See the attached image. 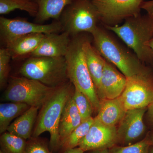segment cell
<instances>
[{
    "label": "cell",
    "instance_id": "obj_36",
    "mask_svg": "<svg viewBox=\"0 0 153 153\" xmlns=\"http://www.w3.org/2000/svg\"><path fill=\"white\" fill-rule=\"evenodd\" d=\"M0 153H4L2 151H1H1H0Z\"/></svg>",
    "mask_w": 153,
    "mask_h": 153
},
{
    "label": "cell",
    "instance_id": "obj_18",
    "mask_svg": "<svg viewBox=\"0 0 153 153\" xmlns=\"http://www.w3.org/2000/svg\"><path fill=\"white\" fill-rule=\"evenodd\" d=\"M72 96L66 102L60 117L58 128L60 146L66 138L82 122V118Z\"/></svg>",
    "mask_w": 153,
    "mask_h": 153
},
{
    "label": "cell",
    "instance_id": "obj_28",
    "mask_svg": "<svg viewBox=\"0 0 153 153\" xmlns=\"http://www.w3.org/2000/svg\"><path fill=\"white\" fill-rule=\"evenodd\" d=\"M25 153H52L43 143L33 140L27 143Z\"/></svg>",
    "mask_w": 153,
    "mask_h": 153
},
{
    "label": "cell",
    "instance_id": "obj_19",
    "mask_svg": "<svg viewBox=\"0 0 153 153\" xmlns=\"http://www.w3.org/2000/svg\"><path fill=\"white\" fill-rule=\"evenodd\" d=\"M38 109L35 107H30L11 123L7 129V131L26 140L30 139L38 117Z\"/></svg>",
    "mask_w": 153,
    "mask_h": 153
},
{
    "label": "cell",
    "instance_id": "obj_14",
    "mask_svg": "<svg viewBox=\"0 0 153 153\" xmlns=\"http://www.w3.org/2000/svg\"><path fill=\"white\" fill-rule=\"evenodd\" d=\"M70 36L64 31L60 34L52 33L45 35L32 57H65L71 42Z\"/></svg>",
    "mask_w": 153,
    "mask_h": 153
},
{
    "label": "cell",
    "instance_id": "obj_4",
    "mask_svg": "<svg viewBox=\"0 0 153 153\" xmlns=\"http://www.w3.org/2000/svg\"><path fill=\"white\" fill-rule=\"evenodd\" d=\"M84 38L75 37L71 40L65 56L67 75L74 87L85 94L90 100L94 110L98 111L100 100L88 69L82 49Z\"/></svg>",
    "mask_w": 153,
    "mask_h": 153
},
{
    "label": "cell",
    "instance_id": "obj_2",
    "mask_svg": "<svg viewBox=\"0 0 153 153\" xmlns=\"http://www.w3.org/2000/svg\"><path fill=\"white\" fill-rule=\"evenodd\" d=\"M105 27L132 49L143 63L153 66V50L148 45L153 36V16L140 14L126 19L122 26Z\"/></svg>",
    "mask_w": 153,
    "mask_h": 153
},
{
    "label": "cell",
    "instance_id": "obj_33",
    "mask_svg": "<svg viewBox=\"0 0 153 153\" xmlns=\"http://www.w3.org/2000/svg\"><path fill=\"white\" fill-rule=\"evenodd\" d=\"M149 138V140L150 142L151 145H153V131L149 132L147 134Z\"/></svg>",
    "mask_w": 153,
    "mask_h": 153
},
{
    "label": "cell",
    "instance_id": "obj_12",
    "mask_svg": "<svg viewBox=\"0 0 153 153\" xmlns=\"http://www.w3.org/2000/svg\"><path fill=\"white\" fill-rule=\"evenodd\" d=\"M147 109V108L127 111L117 128L118 143L124 146L131 145L144 133V117Z\"/></svg>",
    "mask_w": 153,
    "mask_h": 153
},
{
    "label": "cell",
    "instance_id": "obj_22",
    "mask_svg": "<svg viewBox=\"0 0 153 153\" xmlns=\"http://www.w3.org/2000/svg\"><path fill=\"white\" fill-rule=\"evenodd\" d=\"M38 6L34 1L30 0H0V14H8L16 10L25 11L30 16L36 17Z\"/></svg>",
    "mask_w": 153,
    "mask_h": 153
},
{
    "label": "cell",
    "instance_id": "obj_35",
    "mask_svg": "<svg viewBox=\"0 0 153 153\" xmlns=\"http://www.w3.org/2000/svg\"><path fill=\"white\" fill-rule=\"evenodd\" d=\"M149 153H153V146L152 145L151 146L150 148L149 152Z\"/></svg>",
    "mask_w": 153,
    "mask_h": 153
},
{
    "label": "cell",
    "instance_id": "obj_20",
    "mask_svg": "<svg viewBox=\"0 0 153 153\" xmlns=\"http://www.w3.org/2000/svg\"><path fill=\"white\" fill-rule=\"evenodd\" d=\"M74 0H34L38 6V12L36 17L38 23L49 19H58L64 9Z\"/></svg>",
    "mask_w": 153,
    "mask_h": 153
},
{
    "label": "cell",
    "instance_id": "obj_25",
    "mask_svg": "<svg viewBox=\"0 0 153 153\" xmlns=\"http://www.w3.org/2000/svg\"><path fill=\"white\" fill-rule=\"evenodd\" d=\"M72 97L82 118V122L92 117L93 108L87 96L74 87Z\"/></svg>",
    "mask_w": 153,
    "mask_h": 153
},
{
    "label": "cell",
    "instance_id": "obj_27",
    "mask_svg": "<svg viewBox=\"0 0 153 153\" xmlns=\"http://www.w3.org/2000/svg\"><path fill=\"white\" fill-rule=\"evenodd\" d=\"M12 56L7 48L0 49V86L4 87L7 84L10 72V62Z\"/></svg>",
    "mask_w": 153,
    "mask_h": 153
},
{
    "label": "cell",
    "instance_id": "obj_17",
    "mask_svg": "<svg viewBox=\"0 0 153 153\" xmlns=\"http://www.w3.org/2000/svg\"><path fill=\"white\" fill-rule=\"evenodd\" d=\"M45 35L35 33L21 36L6 43V48L14 59H19L28 54L31 55L41 44Z\"/></svg>",
    "mask_w": 153,
    "mask_h": 153
},
{
    "label": "cell",
    "instance_id": "obj_11",
    "mask_svg": "<svg viewBox=\"0 0 153 153\" xmlns=\"http://www.w3.org/2000/svg\"><path fill=\"white\" fill-rule=\"evenodd\" d=\"M117 143V127L105 125L94 117L88 132L78 147L85 152L110 149Z\"/></svg>",
    "mask_w": 153,
    "mask_h": 153
},
{
    "label": "cell",
    "instance_id": "obj_8",
    "mask_svg": "<svg viewBox=\"0 0 153 153\" xmlns=\"http://www.w3.org/2000/svg\"><path fill=\"white\" fill-rule=\"evenodd\" d=\"M100 21L106 26H117L123 20L140 14L144 0H91Z\"/></svg>",
    "mask_w": 153,
    "mask_h": 153
},
{
    "label": "cell",
    "instance_id": "obj_15",
    "mask_svg": "<svg viewBox=\"0 0 153 153\" xmlns=\"http://www.w3.org/2000/svg\"><path fill=\"white\" fill-rule=\"evenodd\" d=\"M126 111L120 96L114 99L103 100H100L98 113L95 118L105 125L117 127Z\"/></svg>",
    "mask_w": 153,
    "mask_h": 153
},
{
    "label": "cell",
    "instance_id": "obj_23",
    "mask_svg": "<svg viewBox=\"0 0 153 153\" xmlns=\"http://www.w3.org/2000/svg\"><path fill=\"white\" fill-rule=\"evenodd\" d=\"M0 143L4 153H25L27 144L26 140L8 132L2 134Z\"/></svg>",
    "mask_w": 153,
    "mask_h": 153
},
{
    "label": "cell",
    "instance_id": "obj_1",
    "mask_svg": "<svg viewBox=\"0 0 153 153\" xmlns=\"http://www.w3.org/2000/svg\"><path fill=\"white\" fill-rule=\"evenodd\" d=\"M91 34L94 47L127 78L139 77L153 69V66L143 63L135 54L122 47L104 30L97 27Z\"/></svg>",
    "mask_w": 153,
    "mask_h": 153
},
{
    "label": "cell",
    "instance_id": "obj_29",
    "mask_svg": "<svg viewBox=\"0 0 153 153\" xmlns=\"http://www.w3.org/2000/svg\"><path fill=\"white\" fill-rule=\"evenodd\" d=\"M145 116L147 125L153 131V103L148 107Z\"/></svg>",
    "mask_w": 153,
    "mask_h": 153
},
{
    "label": "cell",
    "instance_id": "obj_5",
    "mask_svg": "<svg viewBox=\"0 0 153 153\" xmlns=\"http://www.w3.org/2000/svg\"><path fill=\"white\" fill-rule=\"evenodd\" d=\"M20 73L52 88H57L68 80L65 57H32L23 63Z\"/></svg>",
    "mask_w": 153,
    "mask_h": 153
},
{
    "label": "cell",
    "instance_id": "obj_32",
    "mask_svg": "<svg viewBox=\"0 0 153 153\" xmlns=\"http://www.w3.org/2000/svg\"><path fill=\"white\" fill-rule=\"evenodd\" d=\"M109 149H103L96 150L92 151L91 153H109Z\"/></svg>",
    "mask_w": 153,
    "mask_h": 153
},
{
    "label": "cell",
    "instance_id": "obj_21",
    "mask_svg": "<svg viewBox=\"0 0 153 153\" xmlns=\"http://www.w3.org/2000/svg\"><path fill=\"white\" fill-rule=\"evenodd\" d=\"M30 107L20 102H11L0 104V133L7 131L14 119L21 115Z\"/></svg>",
    "mask_w": 153,
    "mask_h": 153
},
{
    "label": "cell",
    "instance_id": "obj_24",
    "mask_svg": "<svg viewBox=\"0 0 153 153\" xmlns=\"http://www.w3.org/2000/svg\"><path fill=\"white\" fill-rule=\"evenodd\" d=\"M93 121L92 117L82 121L66 138L61 146L65 151L78 146L79 143L87 134Z\"/></svg>",
    "mask_w": 153,
    "mask_h": 153
},
{
    "label": "cell",
    "instance_id": "obj_10",
    "mask_svg": "<svg viewBox=\"0 0 153 153\" xmlns=\"http://www.w3.org/2000/svg\"><path fill=\"white\" fill-rule=\"evenodd\" d=\"M63 29L61 22H53L49 25L36 24L24 19L0 18L1 37L5 43L22 36L35 33L49 34L58 33Z\"/></svg>",
    "mask_w": 153,
    "mask_h": 153
},
{
    "label": "cell",
    "instance_id": "obj_9",
    "mask_svg": "<svg viewBox=\"0 0 153 153\" xmlns=\"http://www.w3.org/2000/svg\"><path fill=\"white\" fill-rule=\"evenodd\" d=\"M120 97L127 111L146 108L153 103V69L140 77L127 78Z\"/></svg>",
    "mask_w": 153,
    "mask_h": 153
},
{
    "label": "cell",
    "instance_id": "obj_7",
    "mask_svg": "<svg viewBox=\"0 0 153 153\" xmlns=\"http://www.w3.org/2000/svg\"><path fill=\"white\" fill-rule=\"evenodd\" d=\"M61 23L65 32L76 36L82 32L91 34L100 21L97 10L91 0H75L64 9Z\"/></svg>",
    "mask_w": 153,
    "mask_h": 153
},
{
    "label": "cell",
    "instance_id": "obj_26",
    "mask_svg": "<svg viewBox=\"0 0 153 153\" xmlns=\"http://www.w3.org/2000/svg\"><path fill=\"white\" fill-rule=\"evenodd\" d=\"M152 146L147 135L138 142L123 146H114L109 149V153H149Z\"/></svg>",
    "mask_w": 153,
    "mask_h": 153
},
{
    "label": "cell",
    "instance_id": "obj_37",
    "mask_svg": "<svg viewBox=\"0 0 153 153\" xmlns=\"http://www.w3.org/2000/svg\"><path fill=\"white\" fill-rule=\"evenodd\" d=\"M30 1H34V0H30Z\"/></svg>",
    "mask_w": 153,
    "mask_h": 153
},
{
    "label": "cell",
    "instance_id": "obj_16",
    "mask_svg": "<svg viewBox=\"0 0 153 153\" xmlns=\"http://www.w3.org/2000/svg\"><path fill=\"white\" fill-rule=\"evenodd\" d=\"M82 49L88 69L96 89L99 85L106 60L86 38H84Z\"/></svg>",
    "mask_w": 153,
    "mask_h": 153
},
{
    "label": "cell",
    "instance_id": "obj_34",
    "mask_svg": "<svg viewBox=\"0 0 153 153\" xmlns=\"http://www.w3.org/2000/svg\"><path fill=\"white\" fill-rule=\"evenodd\" d=\"M148 45H149V46L151 47V49L153 50V36L152 39L149 41Z\"/></svg>",
    "mask_w": 153,
    "mask_h": 153
},
{
    "label": "cell",
    "instance_id": "obj_30",
    "mask_svg": "<svg viewBox=\"0 0 153 153\" xmlns=\"http://www.w3.org/2000/svg\"><path fill=\"white\" fill-rule=\"evenodd\" d=\"M141 9L146 11L148 14L153 16V0L144 1L142 5Z\"/></svg>",
    "mask_w": 153,
    "mask_h": 153
},
{
    "label": "cell",
    "instance_id": "obj_31",
    "mask_svg": "<svg viewBox=\"0 0 153 153\" xmlns=\"http://www.w3.org/2000/svg\"><path fill=\"white\" fill-rule=\"evenodd\" d=\"M84 152L81 148L78 147L74 148V149L66 150L63 153H83Z\"/></svg>",
    "mask_w": 153,
    "mask_h": 153
},
{
    "label": "cell",
    "instance_id": "obj_3",
    "mask_svg": "<svg viewBox=\"0 0 153 153\" xmlns=\"http://www.w3.org/2000/svg\"><path fill=\"white\" fill-rule=\"evenodd\" d=\"M73 84L70 81L56 88L52 96L41 107L37 117L33 136L37 137L45 131L50 134V145L52 149L60 146L58 128L61 115L66 102L73 95Z\"/></svg>",
    "mask_w": 153,
    "mask_h": 153
},
{
    "label": "cell",
    "instance_id": "obj_6",
    "mask_svg": "<svg viewBox=\"0 0 153 153\" xmlns=\"http://www.w3.org/2000/svg\"><path fill=\"white\" fill-rule=\"evenodd\" d=\"M56 88L24 76L13 77L4 94V99L6 101L25 103L39 109L52 96Z\"/></svg>",
    "mask_w": 153,
    "mask_h": 153
},
{
    "label": "cell",
    "instance_id": "obj_13",
    "mask_svg": "<svg viewBox=\"0 0 153 153\" xmlns=\"http://www.w3.org/2000/svg\"><path fill=\"white\" fill-rule=\"evenodd\" d=\"M126 84V77L106 60L97 93L100 100L114 99L121 96Z\"/></svg>",
    "mask_w": 153,
    "mask_h": 153
}]
</instances>
